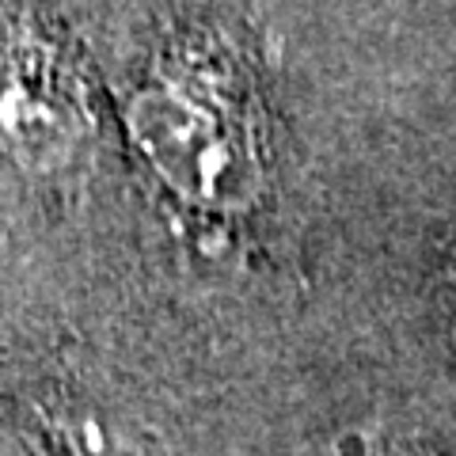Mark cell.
I'll list each match as a JSON object with an SVG mask.
<instances>
[{"instance_id": "6da1fadb", "label": "cell", "mask_w": 456, "mask_h": 456, "mask_svg": "<svg viewBox=\"0 0 456 456\" xmlns=\"http://www.w3.org/2000/svg\"><path fill=\"white\" fill-rule=\"evenodd\" d=\"M130 134L171 191L194 202H232L248 194L255 164L236 122L187 84L164 80L130 103Z\"/></svg>"}, {"instance_id": "7a4b0ae2", "label": "cell", "mask_w": 456, "mask_h": 456, "mask_svg": "<svg viewBox=\"0 0 456 456\" xmlns=\"http://www.w3.org/2000/svg\"><path fill=\"white\" fill-rule=\"evenodd\" d=\"M77 130V99L57 53L20 12L0 8V156L46 167Z\"/></svg>"}, {"instance_id": "3957f363", "label": "cell", "mask_w": 456, "mask_h": 456, "mask_svg": "<svg viewBox=\"0 0 456 456\" xmlns=\"http://www.w3.org/2000/svg\"><path fill=\"white\" fill-rule=\"evenodd\" d=\"M73 456H122V437L99 415H73L61 422Z\"/></svg>"}]
</instances>
